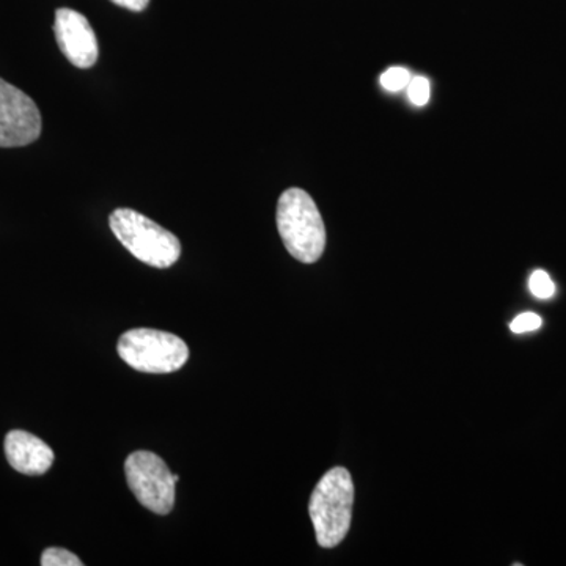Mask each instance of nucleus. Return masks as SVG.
<instances>
[{"mask_svg": "<svg viewBox=\"0 0 566 566\" xmlns=\"http://www.w3.org/2000/svg\"><path fill=\"white\" fill-rule=\"evenodd\" d=\"M354 485L345 468H334L319 480L312 493L308 513L316 542L331 549L340 545L352 526Z\"/></svg>", "mask_w": 566, "mask_h": 566, "instance_id": "obj_2", "label": "nucleus"}, {"mask_svg": "<svg viewBox=\"0 0 566 566\" xmlns=\"http://www.w3.org/2000/svg\"><path fill=\"white\" fill-rule=\"evenodd\" d=\"M528 290L538 300H549L556 294V283L543 270H536L528 279Z\"/></svg>", "mask_w": 566, "mask_h": 566, "instance_id": "obj_9", "label": "nucleus"}, {"mask_svg": "<svg viewBox=\"0 0 566 566\" xmlns=\"http://www.w3.org/2000/svg\"><path fill=\"white\" fill-rule=\"evenodd\" d=\"M6 455L14 471L43 475L54 463V452L46 442L28 431L13 430L6 438Z\"/></svg>", "mask_w": 566, "mask_h": 566, "instance_id": "obj_8", "label": "nucleus"}, {"mask_svg": "<svg viewBox=\"0 0 566 566\" xmlns=\"http://www.w3.org/2000/svg\"><path fill=\"white\" fill-rule=\"evenodd\" d=\"M430 81L427 77L417 76L412 77L408 85L409 99L416 104V106H424L430 102Z\"/></svg>", "mask_w": 566, "mask_h": 566, "instance_id": "obj_12", "label": "nucleus"}, {"mask_svg": "<svg viewBox=\"0 0 566 566\" xmlns=\"http://www.w3.org/2000/svg\"><path fill=\"white\" fill-rule=\"evenodd\" d=\"M117 352L125 364L142 374H174L189 359V348L182 338L147 327L123 334Z\"/></svg>", "mask_w": 566, "mask_h": 566, "instance_id": "obj_4", "label": "nucleus"}, {"mask_svg": "<svg viewBox=\"0 0 566 566\" xmlns=\"http://www.w3.org/2000/svg\"><path fill=\"white\" fill-rule=\"evenodd\" d=\"M411 80L412 76L408 70L395 66V69L387 70L379 81L387 92H400L408 87Z\"/></svg>", "mask_w": 566, "mask_h": 566, "instance_id": "obj_11", "label": "nucleus"}, {"mask_svg": "<svg viewBox=\"0 0 566 566\" xmlns=\"http://www.w3.org/2000/svg\"><path fill=\"white\" fill-rule=\"evenodd\" d=\"M277 229L283 245L297 262L311 264L322 259L326 227L318 207L300 188L286 189L277 203Z\"/></svg>", "mask_w": 566, "mask_h": 566, "instance_id": "obj_1", "label": "nucleus"}, {"mask_svg": "<svg viewBox=\"0 0 566 566\" xmlns=\"http://www.w3.org/2000/svg\"><path fill=\"white\" fill-rule=\"evenodd\" d=\"M54 33L62 54L77 69H92L98 61V40L91 22L80 11H55Z\"/></svg>", "mask_w": 566, "mask_h": 566, "instance_id": "obj_7", "label": "nucleus"}, {"mask_svg": "<svg viewBox=\"0 0 566 566\" xmlns=\"http://www.w3.org/2000/svg\"><path fill=\"white\" fill-rule=\"evenodd\" d=\"M126 480L137 501L156 515H169L175 505V485L180 476L174 475L161 457L139 450L125 463Z\"/></svg>", "mask_w": 566, "mask_h": 566, "instance_id": "obj_5", "label": "nucleus"}, {"mask_svg": "<svg viewBox=\"0 0 566 566\" xmlns=\"http://www.w3.org/2000/svg\"><path fill=\"white\" fill-rule=\"evenodd\" d=\"M109 226L125 249L148 266L166 270L180 259V240L140 212L118 208L112 212Z\"/></svg>", "mask_w": 566, "mask_h": 566, "instance_id": "obj_3", "label": "nucleus"}, {"mask_svg": "<svg viewBox=\"0 0 566 566\" xmlns=\"http://www.w3.org/2000/svg\"><path fill=\"white\" fill-rule=\"evenodd\" d=\"M41 114L31 96L0 80V148L25 147L39 139Z\"/></svg>", "mask_w": 566, "mask_h": 566, "instance_id": "obj_6", "label": "nucleus"}, {"mask_svg": "<svg viewBox=\"0 0 566 566\" xmlns=\"http://www.w3.org/2000/svg\"><path fill=\"white\" fill-rule=\"evenodd\" d=\"M41 565L43 566H82L80 557L74 556L70 551L63 547H50L41 554Z\"/></svg>", "mask_w": 566, "mask_h": 566, "instance_id": "obj_10", "label": "nucleus"}, {"mask_svg": "<svg viewBox=\"0 0 566 566\" xmlns=\"http://www.w3.org/2000/svg\"><path fill=\"white\" fill-rule=\"evenodd\" d=\"M542 326V316L526 312V314L517 315L513 319L512 324H510V329H512L513 334H526L534 333V331H538Z\"/></svg>", "mask_w": 566, "mask_h": 566, "instance_id": "obj_13", "label": "nucleus"}, {"mask_svg": "<svg viewBox=\"0 0 566 566\" xmlns=\"http://www.w3.org/2000/svg\"><path fill=\"white\" fill-rule=\"evenodd\" d=\"M115 6L123 7V9H128L132 11H144L147 9L150 0H112Z\"/></svg>", "mask_w": 566, "mask_h": 566, "instance_id": "obj_14", "label": "nucleus"}]
</instances>
